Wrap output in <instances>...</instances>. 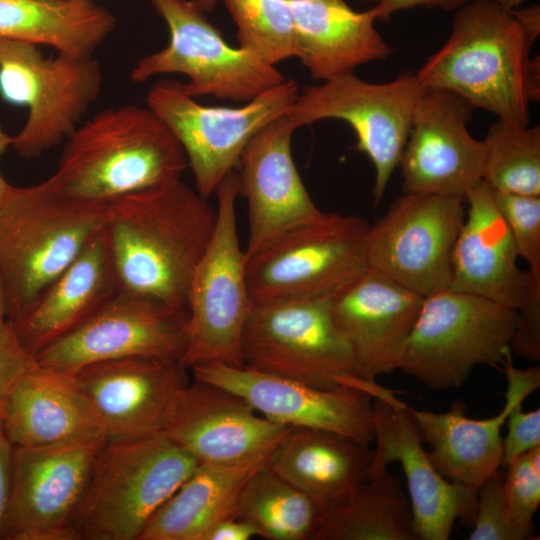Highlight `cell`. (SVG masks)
I'll list each match as a JSON object with an SVG mask.
<instances>
[{
    "label": "cell",
    "instance_id": "1",
    "mask_svg": "<svg viewBox=\"0 0 540 540\" xmlns=\"http://www.w3.org/2000/svg\"><path fill=\"white\" fill-rule=\"evenodd\" d=\"M181 179L107 202L103 231L122 288L187 313L216 209Z\"/></svg>",
    "mask_w": 540,
    "mask_h": 540
},
{
    "label": "cell",
    "instance_id": "2",
    "mask_svg": "<svg viewBox=\"0 0 540 540\" xmlns=\"http://www.w3.org/2000/svg\"><path fill=\"white\" fill-rule=\"evenodd\" d=\"M510 12L495 0L457 10L446 43L416 72L424 87L448 90L498 119L527 126L540 99V61Z\"/></svg>",
    "mask_w": 540,
    "mask_h": 540
},
{
    "label": "cell",
    "instance_id": "3",
    "mask_svg": "<svg viewBox=\"0 0 540 540\" xmlns=\"http://www.w3.org/2000/svg\"><path fill=\"white\" fill-rule=\"evenodd\" d=\"M66 139L57 168L46 180L82 200L107 203L181 179L188 166L177 138L148 107L103 110Z\"/></svg>",
    "mask_w": 540,
    "mask_h": 540
},
{
    "label": "cell",
    "instance_id": "4",
    "mask_svg": "<svg viewBox=\"0 0 540 540\" xmlns=\"http://www.w3.org/2000/svg\"><path fill=\"white\" fill-rule=\"evenodd\" d=\"M106 206L63 194L47 180L11 186L0 206V276L9 321L103 228Z\"/></svg>",
    "mask_w": 540,
    "mask_h": 540
},
{
    "label": "cell",
    "instance_id": "5",
    "mask_svg": "<svg viewBox=\"0 0 540 540\" xmlns=\"http://www.w3.org/2000/svg\"><path fill=\"white\" fill-rule=\"evenodd\" d=\"M199 463L162 432L106 439L73 520L79 540H139Z\"/></svg>",
    "mask_w": 540,
    "mask_h": 540
},
{
    "label": "cell",
    "instance_id": "6",
    "mask_svg": "<svg viewBox=\"0 0 540 540\" xmlns=\"http://www.w3.org/2000/svg\"><path fill=\"white\" fill-rule=\"evenodd\" d=\"M216 225L187 297V344L181 363L243 366L242 336L252 302L236 218L239 184L231 171L216 189Z\"/></svg>",
    "mask_w": 540,
    "mask_h": 540
},
{
    "label": "cell",
    "instance_id": "7",
    "mask_svg": "<svg viewBox=\"0 0 540 540\" xmlns=\"http://www.w3.org/2000/svg\"><path fill=\"white\" fill-rule=\"evenodd\" d=\"M515 324L513 309L440 290L424 297L398 369L433 390L458 388L476 366L503 362Z\"/></svg>",
    "mask_w": 540,
    "mask_h": 540
},
{
    "label": "cell",
    "instance_id": "8",
    "mask_svg": "<svg viewBox=\"0 0 540 540\" xmlns=\"http://www.w3.org/2000/svg\"><path fill=\"white\" fill-rule=\"evenodd\" d=\"M369 223L325 213L246 258L252 305L332 297L368 269Z\"/></svg>",
    "mask_w": 540,
    "mask_h": 540
},
{
    "label": "cell",
    "instance_id": "9",
    "mask_svg": "<svg viewBox=\"0 0 540 540\" xmlns=\"http://www.w3.org/2000/svg\"><path fill=\"white\" fill-rule=\"evenodd\" d=\"M103 75L90 57H44L37 45L0 38V95L28 108L12 147L25 159L57 146L101 93Z\"/></svg>",
    "mask_w": 540,
    "mask_h": 540
},
{
    "label": "cell",
    "instance_id": "10",
    "mask_svg": "<svg viewBox=\"0 0 540 540\" xmlns=\"http://www.w3.org/2000/svg\"><path fill=\"white\" fill-rule=\"evenodd\" d=\"M298 94L297 82L289 78L243 106H205L188 95L181 82L159 79L150 87L146 104L181 144L197 192L207 198L235 170L251 138L287 114Z\"/></svg>",
    "mask_w": 540,
    "mask_h": 540
},
{
    "label": "cell",
    "instance_id": "11",
    "mask_svg": "<svg viewBox=\"0 0 540 540\" xmlns=\"http://www.w3.org/2000/svg\"><path fill=\"white\" fill-rule=\"evenodd\" d=\"M242 357L246 367L322 389L363 377L334 324L331 297L252 305Z\"/></svg>",
    "mask_w": 540,
    "mask_h": 540
},
{
    "label": "cell",
    "instance_id": "12",
    "mask_svg": "<svg viewBox=\"0 0 540 540\" xmlns=\"http://www.w3.org/2000/svg\"><path fill=\"white\" fill-rule=\"evenodd\" d=\"M152 3L167 24L169 42L137 61L130 73L133 82L181 73L189 79L182 88L193 98L210 95L246 103L286 79L274 65L229 45L191 0Z\"/></svg>",
    "mask_w": 540,
    "mask_h": 540
},
{
    "label": "cell",
    "instance_id": "13",
    "mask_svg": "<svg viewBox=\"0 0 540 540\" xmlns=\"http://www.w3.org/2000/svg\"><path fill=\"white\" fill-rule=\"evenodd\" d=\"M423 88L412 71L387 83L366 82L351 72L303 88L287 115L296 128L324 119L347 122L356 134L357 148L374 166L377 204L399 166Z\"/></svg>",
    "mask_w": 540,
    "mask_h": 540
},
{
    "label": "cell",
    "instance_id": "14",
    "mask_svg": "<svg viewBox=\"0 0 540 540\" xmlns=\"http://www.w3.org/2000/svg\"><path fill=\"white\" fill-rule=\"evenodd\" d=\"M465 198L405 193L369 225L368 268L426 297L449 288Z\"/></svg>",
    "mask_w": 540,
    "mask_h": 540
},
{
    "label": "cell",
    "instance_id": "15",
    "mask_svg": "<svg viewBox=\"0 0 540 540\" xmlns=\"http://www.w3.org/2000/svg\"><path fill=\"white\" fill-rule=\"evenodd\" d=\"M105 441L14 447L0 540H79L74 516Z\"/></svg>",
    "mask_w": 540,
    "mask_h": 540
},
{
    "label": "cell",
    "instance_id": "16",
    "mask_svg": "<svg viewBox=\"0 0 540 540\" xmlns=\"http://www.w3.org/2000/svg\"><path fill=\"white\" fill-rule=\"evenodd\" d=\"M187 313L122 288L77 329L37 353L44 367L72 373L91 363L155 357L181 362Z\"/></svg>",
    "mask_w": 540,
    "mask_h": 540
},
{
    "label": "cell",
    "instance_id": "17",
    "mask_svg": "<svg viewBox=\"0 0 540 540\" xmlns=\"http://www.w3.org/2000/svg\"><path fill=\"white\" fill-rule=\"evenodd\" d=\"M371 396L376 447L368 473L400 463L418 539L447 540L457 521L472 527L477 490L452 482L438 472L423 447L408 405L394 391L377 383Z\"/></svg>",
    "mask_w": 540,
    "mask_h": 540
},
{
    "label": "cell",
    "instance_id": "18",
    "mask_svg": "<svg viewBox=\"0 0 540 540\" xmlns=\"http://www.w3.org/2000/svg\"><path fill=\"white\" fill-rule=\"evenodd\" d=\"M474 108L448 90L423 88L399 163L405 193L465 198L482 180L484 144L467 128Z\"/></svg>",
    "mask_w": 540,
    "mask_h": 540
},
{
    "label": "cell",
    "instance_id": "19",
    "mask_svg": "<svg viewBox=\"0 0 540 540\" xmlns=\"http://www.w3.org/2000/svg\"><path fill=\"white\" fill-rule=\"evenodd\" d=\"M191 369L194 379L238 394L274 423L325 430L366 445L373 440V398L359 389L317 388L244 365L213 363Z\"/></svg>",
    "mask_w": 540,
    "mask_h": 540
},
{
    "label": "cell",
    "instance_id": "20",
    "mask_svg": "<svg viewBox=\"0 0 540 540\" xmlns=\"http://www.w3.org/2000/svg\"><path fill=\"white\" fill-rule=\"evenodd\" d=\"M291 428L268 420L238 394L194 379L172 399L161 432L199 464H219L270 453Z\"/></svg>",
    "mask_w": 540,
    "mask_h": 540
},
{
    "label": "cell",
    "instance_id": "21",
    "mask_svg": "<svg viewBox=\"0 0 540 540\" xmlns=\"http://www.w3.org/2000/svg\"><path fill=\"white\" fill-rule=\"evenodd\" d=\"M296 129L284 114L257 132L240 155L239 195L247 200L249 223L246 258L324 214L307 192L292 157Z\"/></svg>",
    "mask_w": 540,
    "mask_h": 540
},
{
    "label": "cell",
    "instance_id": "22",
    "mask_svg": "<svg viewBox=\"0 0 540 540\" xmlns=\"http://www.w3.org/2000/svg\"><path fill=\"white\" fill-rule=\"evenodd\" d=\"M177 360L125 357L68 373L84 395L106 439L161 432L168 407L189 381Z\"/></svg>",
    "mask_w": 540,
    "mask_h": 540
},
{
    "label": "cell",
    "instance_id": "23",
    "mask_svg": "<svg viewBox=\"0 0 540 540\" xmlns=\"http://www.w3.org/2000/svg\"><path fill=\"white\" fill-rule=\"evenodd\" d=\"M507 389L502 410L490 418L473 419L466 406L455 401L450 410L436 413L408 405L428 456L446 479L478 490L501 467V431L512 407L540 386V368H516L512 353L504 356Z\"/></svg>",
    "mask_w": 540,
    "mask_h": 540
},
{
    "label": "cell",
    "instance_id": "24",
    "mask_svg": "<svg viewBox=\"0 0 540 540\" xmlns=\"http://www.w3.org/2000/svg\"><path fill=\"white\" fill-rule=\"evenodd\" d=\"M424 297L368 268L331 297V315L363 377L399 368Z\"/></svg>",
    "mask_w": 540,
    "mask_h": 540
},
{
    "label": "cell",
    "instance_id": "25",
    "mask_svg": "<svg viewBox=\"0 0 540 540\" xmlns=\"http://www.w3.org/2000/svg\"><path fill=\"white\" fill-rule=\"evenodd\" d=\"M121 289L102 228L10 322L24 347L35 356L85 323Z\"/></svg>",
    "mask_w": 540,
    "mask_h": 540
},
{
    "label": "cell",
    "instance_id": "26",
    "mask_svg": "<svg viewBox=\"0 0 540 540\" xmlns=\"http://www.w3.org/2000/svg\"><path fill=\"white\" fill-rule=\"evenodd\" d=\"M465 200L468 209L453 249L449 288L516 310L530 271L517 266L515 243L493 189L481 180Z\"/></svg>",
    "mask_w": 540,
    "mask_h": 540
},
{
    "label": "cell",
    "instance_id": "27",
    "mask_svg": "<svg viewBox=\"0 0 540 540\" xmlns=\"http://www.w3.org/2000/svg\"><path fill=\"white\" fill-rule=\"evenodd\" d=\"M0 420L14 447L106 439L71 375L36 361L13 388Z\"/></svg>",
    "mask_w": 540,
    "mask_h": 540
},
{
    "label": "cell",
    "instance_id": "28",
    "mask_svg": "<svg viewBox=\"0 0 540 540\" xmlns=\"http://www.w3.org/2000/svg\"><path fill=\"white\" fill-rule=\"evenodd\" d=\"M294 18L297 58L313 79L326 81L392 52L374 27L369 10L345 0H288Z\"/></svg>",
    "mask_w": 540,
    "mask_h": 540
},
{
    "label": "cell",
    "instance_id": "29",
    "mask_svg": "<svg viewBox=\"0 0 540 540\" xmlns=\"http://www.w3.org/2000/svg\"><path fill=\"white\" fill-rule=\"evenodd\" d=\"M372 457L366 444L325 430L292 427L267 465L328 510L366 479Z\"/></svg>",
    "mask_w": 540,
    "mask_h": 540
},
{
    "label": "cell",
    "instance_id": "30",
    "mask_svg": "<svg viewBox=\"0 0 540 540\" xmlns=\"http://www.w3.org/2000/svg\"><path fill=\"white\" fill-rule=\"evenodd\" d=\"M270 454L232 463L199 464L155 512L139 540H203L216 523L235 517L243 487L267 465Z\"/></svg>",
    "mask_w": 540,
    "mask_h": 540
},
{
    "label": "cell",
    "instance_id": "31",
    "mask_svg": "<svg viewBox=\"0 0 540 540\" xmlns=\"http://www.w3.org/2000/svg\"><path fill=\"white\" fill-rule=\"evenodd\" d=\"M116 18L92 0H0V38L90 57L115 30Z\"/></svg>",
    "mask_w": 540,
    "mask_h": 540
},
{
    "label": "cell",
    "instance_id": "32",
    "mask_svg": "<svg viewBox=\"0 0 540 540\" xmlns=\"http://www.w3.org/2000/svg\"><path fill=\"white\" fill-rule=\"evenodd\" d=\"M408 495L388 468L367 474L326 511L314 540H417Z\"/></svg>",
    "mask_w": 540,
    "mask_h": 540
},
{
    "label": "cell",
    "instance_id": "33",
    "mask_svg": "<svg viewBox=\"0 0 540 540\" xmlns=\"http://www.w3.org/2000/svg\"><path fill=\"white\" fill-rule=\"evenodd\" d=\"M327 509L268 465L247 481L235 517L268 540H314Z\"/></svg>",
    "mask_w": 540,
    "mask_h": 540
},
{
    "label": "cell",
    "instance_id": "34",
    "mask_svg": "<svg viewBox=\"0 0 540 540\" xmlns=\"http://www.w3.org/2000/svg\"><path fill=\"white\" fill-rule=\"evenodd\" d=\"M483 144V176L492 189L540 196V126L498 119Z\"/></svg>",
    "mask_w": 540,
    "mask_h": 540
},
{
    "label": "cell",
    "instance_id": "35",
    "mask_svg": "<svg viewBox=\"0 0 540 540\" xmlns=\"http://www.w3.org/2000/svg\"><path fill=\"white\" fill-rule=\"evenodd\" d=\"M239 47L276 65L297 57V38L288 0H224Z\"/></svg>",
    "mask_w": 540,
    "mask_h": 540
},
{
    "label": "cell",
    "instance_id": "36",
    "mask_svg": "<svg viewBox=\"0 0 540 540\" xmlns=\"http://www.w3.org/2000/svg\"><path fill=\"white\" fill-rule=\"evenodd\" d=\"M495 203L510 230L518 256L540 274V196L493 189Z\"/></svg>",
    "mask_w": 540,
    "mask_h": 540
},
{
    "label": "cell",
    "instance_id": "37",
    "mask_svg": "<svg viewBox=\"0 0 540 540\" xmlns=\"http://www.w3.org/2000/svg\"><path fill=\"white\" fill-rule=\"evenodd\" d=\"M503 486L506 506L520 527L534 532L533 518L540 503V445L505 466Z\"/></svg>",
    "mask_w": 540,
    "mask_h": 540
},
{
    "label": "cell",
    "instance_id": "38",
    "mask_svg": "<svg viewBox=\"0 0 540 540\" xmlns=\"http://www.w3.org/2000/svg\"><path fill=\"white\" fill-rule=\"evenodd\" d=\"M469 540H530L534 532L523 529L511 518L505 501L503 473L499 470L477 490L475 518Z\"/></svg>",
    "mask_w": 540,
    "mask_h": 540
},
{
    "label": "cell",
    "instance_id": "39",
    "mask_svg": "<svg viewBox=\"0 0 540 540\" xmlns=\"http://www.w3.org/2000/svg\"><path fill=\"white\" fill-rule=\"evenodd\" d=\"M516 311L510 342L512 354L531 361L540 359V274L530 272L525 294Z\"/></svg>",
    "mask_w": 540,
    "mask_h": 540
},
{
    "label": "cell",
    "instance_id": "40",
    "mask_svg": "<svg viewBox=\"0 0 540 540\" xmlns=\"http://www.w3.org/2000/svg\"><path fill=\"white\" fill-rule=\"evenodd\" d=\"M34 362L13 324L9 320L0 323V415L13 388Z\"/></svg>",
    "mask_w": 540,
    "mask_h": 540
},
{
    "label": "cell",
    "instance_id": "41",
    "mask_svg": "<svg viewBox=\"0 0 540 540\" xmlns=\"http://www.w3.org/2000/svg\"><path fill=\"white\" fill-rule=\"evenodd\" d=\"M522 404L518 402L512 407L505 422L507 434L502 438V467L540 445V409L523 411Z\"/></svg>",
    "mask_w": 540,
    "mask_h": 540
},
{
    "label": "cell",
    "instance_id": "42",
    "mask_svg": "<svg viewBox=\"0 0 540 540\" xmlns=\"http://www.w3.org/2000/svg\"><path fill=\"white\" fill-rule=\"evenodd\" d=\"M468 2L470 0H381L369 11L376 20L388 21L392 14L405 9L439 7L443 10L452 11L460 9Z\"/></svg>",
    "mask_w": 540,
    "mask_h": 540
},
{
    "label": "cell",
    "instance_id": "43",
    "mask_svg": "<svg viewBox=\"0 0 540 540\" xmlns=\"http://www.w3.org/2000/svg\"><path fill=\"white\" fill-rule=\"evenodd\" d=\"M13 450L14 446L8 440L0 420V538L10 496Z\"/></svg>",
    "mask_w": 540,
    "mask_h": 540
},
{
    "label": "cell",
    "instance_id": "44",
    "mask_svg": "<svg viewBox=\"0 0 540 540\" xmlns=\"http://www.w3.org/2000/svg\"><path fill=\"white\" fill-rule=\"evenodd\" d=\"M258 536L255 527L240 518H228L216 523L204 535L203 540H250Z\"/></svg>",
    "mask_w": 540,
    "mask_h": 540
},
{
    "label": "cell",
    "instance_id": "45",
    "mask_svg": "<svg viewBox=\"0 0 540 540\" xmlns=\"http://www.w3.org/2000/svg\"><path fill=\"white\" fill-rule=\"evenodd\" d=\"M509 12L533 44L540 33V5L534 4L525 8H516Z\"/></svg>",
    "mask_w": 540,
    "mask_h": 540
},
{
    "label": "cell",
    "instance_id": "46",
    "mask_svg": "<svg viewBox=\"0 0 540 540\" xmlns=\"http://www.w3.org/2000/svg\"><path fill=\"white\" fill-rule=\"evenodd\" d=\"M7 319V303L3 282L0 276V323Z\"/></svg>",
    "mask_w": 540,
    "mask_h": 540
},
{
    "label": "cell",
    "instance_id": "47",
    "mask_svg": "<svg viewBox=\"0 0 540 540\" xmlns=\"http://www.w3.org/2000/svg\"><path fill=\"white\" fill-rule=\"evenodd\" d=\"M191 1L204 13L211 12L217 4V0H191Z\"/></svg>",
    "mask_w": 540,
    "mask_h": 540
},
{
    "label": "cell",
    "instance_id": "48",
    "mask_svg": "<svg viewBox=\"0 0 540 540\" xmlns=\"http://www.w3.org/2000/svg\"><path fill=\"white\" fill-rule=\"evenodd\" d=\"M498 5L505 11H511L516 8H519V6L523 3L524 0H495Z\"/></svg>",
    "mask_w": 540,
    "mask_h": 540
},
{
    "label": "cell",
    "instance_id": "49",
    "mask_svg": "<svg viewBox=\"0 0 540 540\" xmlns=\"http://www.w3.org/2000/svg\"><path fill=\"white\" fill-rule=\"evenodd\" d=\"M12 145V137L7 135L0 127V156Z\"/></svg>",
    "mask_w": 540,
    "mask_h": 540
},
{
    "label": "cell",
    "instance_id": "50",
    "mask_svg": "<svg viewBox=\"0 0 540 540\" xmlns=\"http://www.w3.org/2000/svg\"><path fill=\"white\" fill-rule=\"evenodd\" d=\"M12 185H10L5 178L2 176L0 172V206L3 203L4 199L6 198L10 188Z\"/></svg>",
    "mask_w": 540,
    "mask_h": 540
},
{
    "label": "cell",
    "instance_id": "51",
    "mask_svg": "<svg viewBox=\"0 0 540 540\" xmlns=\"http://www.w3.org/2000/svg\"><path fill=\"white\" fill-rule=\"evenodd\" d=\"M363 1H366V2H373V3H376V4H377V3L380 2L381 0H363Z\"/></svg>",
    "mask_w": 540,
    "mask_h": 540
}]
</instances>
